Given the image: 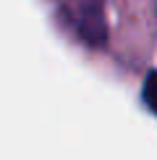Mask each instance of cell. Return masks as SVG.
<instances>
[{
    "label": "cell",
    "mask_w": 157,
    "mask_h": 160,
    "mask_svg": "<svg viewBox=\"0 0 157 160\" xmlns=\"http://www.w3.org/2000/svg\"><path fill=\"white\" fill-rule=\"evenodd\" d=\"M68 13L74 16L76 29L87 42L97 45L105 39V16H102V0H65Z\"/></svg>",
    "instance_id": "6da1fadb"
},
{
    "label": "cell",
    "mask_w": 157,
    "mask_h": 160,
    "mask_svg": "<svg viewBox=\"0 0 157 160\" xmlns=\"http://www.w3.org/2000/svg\"><path fill=\"white\" fill-rule=\"evenodd\" d=\"M144 102H147L149 110L157 113V71H152L144 82Z\"/></svg>",
    "instance_id": "7a4b0ae2"
}]
</instances>
